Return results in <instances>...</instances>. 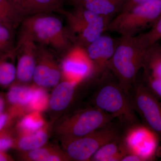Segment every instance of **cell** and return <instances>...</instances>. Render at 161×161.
Returning <instances> with one entry per match:
<instances>
[{
  "label": "cell",
  "instance_id": "obj_11",
  "mask_svg": "<svg viewBox=\"0 0 161 161\" xmlns=\"http://www.w3.org/2000/svg\"><path fill=\"white\" fill-rule=\"evenodd\" d=\"M36 44L29 36L20 31L14 48L17 58L15 83L27 85L32 80L36 63Z\"/></svg>",
  "mask_w": 161,
  "mask_h": 161
},
{
  "label": "cell",
  "instance_id": "obj_9",
  "mask_svg": "<svg viewBox=\"0 0 161 161\" xmlns=\"http://www.w3.org/2000/svg\"><path fill=\"white\" fill-rule=\"evenodd\" d=\"M122 138L128 154L138 156L142 161L155 160L161 140L144 124L140 122L125 128Z\"/></svg>",
  "mask_w": 161,
  "mask_h": 161
},
{
  "label": "cell",
  "instance_id": "obj_17",
  "mask_svg": "<svg viewBox=\"0 0 161 161\" xmlns=\"http://www.w3.org/2000/svg\"><path fill=\"white\" fill-rule=\"evenodd\" d=\"M64 0H12L24 18L41 13L62 12Z\"/></svg>",
  "mask_w": 161,
  "mask_h": 161
},
{
  "label": "cell",
  "instance_id": "obj_30",
  "mask_svg": "<svg viewBox=\"0 0 161 161\" xmlns=\"http://www.w3.org/2000/svg\"><path fill=\"white\" fill-rule=\"evenodd\" d=\"M153 1L158 0H127L121 12L126 11L140 4Z\"/></svg>",
  "mask_w": 161,
  "mask_h": 161
},
{
  "label": "cell",
  "instance_id": "obj_4",
  "mask_svg": "<svg viewBox=\"0 0 161 161\" xmlns=\"http://www.w3.org/2000/svg\"><path fill=\"white\" fill-rule=\"evenodd\" d=\"M70 11H62L68 33L73 44L86 47L107 31L112 18L99 15L82 6L74 5Z\"/></svg>",
  "mask_w": 161,
  "mask_h": 161
},
{
  "label": "cell",
  "instance_id": "obj_2",
  "mask_svg": "<svg viewBox=\"0 0 161 161\" xmlns=\"http://www.w3.org/2000/svg\"><path fill=\"white\" fill-rule=\"evenodd\" d=\"M147 48L138 35L133 37L121 36L117 39L115 52L108 63L107 69L112 72L127 94L142 69Z\"/></svg>",
  "mask_w": 161,
  "mask_h": 161
},
{
  "label": "cell",
  "instance_id": "obj_3",
  "mask_svg": "<svg viewBox=\"0 0 161 161\" xmlns=\"http://www.w3.org/2000/svg\"><path fill=\"white\" fill-rule=\"evenodd\" d=\"M51 13L38 14L24 18L20 31L40 45L56 51L65 52L73 43L61 20Z\"/></svg>",
  "mask_w": 161,
  "mask_h": 161
},
{
  "label": "cell",
  "instance_id": "obj_28",
  "mask_svg": "<svg viewBox=\"0 0 161 161\" xmlns=\"http://www.w3.org/2000/svg\"><path fill=\"white\" fill-rule=\"evenodd\" d=\"M12 32L6 26L0 24V49L3 52L8 50L11 43Z\"/></svg>",
  "mask_w": 161,
  "mask_h": 161
},
{
  "label": "cell",
  "instance_id": "obj_1",
  "mask_svg": "<svg viewBox=\"0 0 161 161\" xmlns=\"http://www.w3.org/2000/svg\"><path fill=\"white\" fill-rule=\"evenodd\" d=\"M91 101L92 106L114 116L125 128L140 123L131 107L129 94L108 69L98 79Z\"/></svg>",
  "mask_w": 161,
  "mask_h": 161
},
{
  "label": "cell",
  "instance_id": "obj_6",
  "mask_svg": "<svg viewBox=\"0 0 161 161\" xmlns=\"http://www.w3.org/2000/svg\"><path fill=\"white\" fill-rule=\"evenodd\" d=\"M79 138L61 142L64 151L70 161H90L95 152L122 135L125 127L117 120Z\"/></svg>",
  "mask_w": 161,
  "mask_h": 161
},
{
  "label": "cell",
  "instance_id": "obj_14",
  "mask_svg": "<svg viewBox=\"0 0 161 161\" xmlns=\"http://www.w3.org/2000/svg\"><path fill=\"white\" fill-rule=\"evenodd\" d=\"M117 42V40L103 34L85 47L94 65L95 78L97 80L107 69Z\"/></svg>",
  "mask_w": 161,
  "mask_h": 161
},
{
  "label": "cell",
  "instance_id": "obj_16",
  "mask_svg": "<svg viewBox=\"0 0 161 161\" xmlns=\"http://www.w3.org/2000/svg\"><path fill=\"white\" fill-rule=\"evenodd\" d=\"M80 84L61 80L54 87L49 97L48 107L55 113L62 112L71 105Z\"/></svg>",
  "mask_w": 161,
  "mask_h": 161
},
{
  "label": "cell",
  "instance_id": "obj_24",
  "mask_svg": "<svg viewBox=\"0 0 161 161\" xmlns=\"http://www.w3.org/2000/svg\"><path fill=\"white\" fill-rule=\"evenodd\" d=\"M24 18L12 0H0V24L13 31L21 25Z\"/></svg>",
  "mask_w": 161,
  "mask_h": 161
},
{
  "label": "cell",
  "instance_id": "obj_21",
  "mask_svg": "<svg viewBox=\"0 0 161 161\" xmlns=\"http://www.w3.org/2000/svg\"><path fill=\"white\" fill-rule=\"evenodd\" d=\"M127 154L121 136L99 148L92 156L90 161H121Z\"/></svg>",
  "mask_w": 161,
  "mask_h": 161
},
{
  "label": "cell",
  "instance_id": "obj_29",
  "mask_svg": "<svg viewBox=\"0 0 161 161\" xmlns=\"http://www.w3.org/2000/svg\"><path fill=\"white\" fill-rule=\"evenodd\" d=\"M15 118L7 110L0 115V132L9 128Z\"/></svg>",
  "mask_w": 161,
  "mask_h": 161
},
{
  "label": "cell",
  "instance_id": "obj_18",
  "mask_svg": "<svg viewBox=\"0 0 161 161\" xmlns=\"http://www.w3.org/2000/svg\"><path fill=\"white\" fill-rule=\"evenodd\" d=\"M74 5L82 6L102 16L113 18L120 13L127 0H69Z\"/></svg>",
  "mask_w": 161,
  "mask_h": 161
},
{
  "label": "cell",
  "instance_id": "obj_34",
  "mask_svg": "<svg viewBox=\"0 0 161 161\" xmlns=\"http://www.w3.org/2000/svg\"><path fill=\"white\" fill-rule=\"evenodd\" d=\"M1 54V53H0V54Z\"/></svg>",
  "mask_w": 161,
  "mask_h": 161
},
{
  "label": "cell",
  "instance_id": "obj_15",
  "mask_svg": "<svg viewBox=\"0 0 161 161\" xmlns=\"http://www.w3.org/2000/svg\"><path fill=\"white\" fill-rule=\"evenodd\" d=\"M33 85L28 86L14 82L6 95L7 111L15 119L29 112L28 106L32 95Z\"/></svg>",
  "mask_w": 161,
  "mask_h": 161
},
{
  "label": "cell",
  "instance_id": "obj_31",
  "mask_svg": "<svg viewBox=\"0 0 161 161\" xmlns=\"http://www.w3.org/2000/svg\"><path fill=\"white\" fill-rule=\"evenodd\" d=\"M121 161H142L138 156L133 154H129L126 155Z\"/></svg>",
  "mask_w": 161,
  "mask_h": 161
},
{
  "label": "cell",
  "instance_id": "obj_5",
  "mask_svg": "<svg viewBox=\"0 0 161 161\" xmlns=\"http://www.w3.org/2000/svg\"><path fill=\"white\" fill-rule=\"evenodd\" d=\"M115 119L113 115L91 105L64 117L55 131L61 142H64L84 136Z\"/></svg>",
  "mask_w": 161,
  "mask_h": 161
},
{
  "label": "cell",
  "instance_id": "obj_27",
  "mask_svg": "<svg viewBox=\"0 0 161 161\" xmlns=\"http://www.w3.org/2000/svg\"><path fill=\"white\" fill-rule=\"evenodd\" d=\"M16 135L9 128L0 132V151L6 152L10 149H14Z\"/></svg>",
  "mask_w": 161,
  "mask_h": 161
},
{
  "label": "cell",
  "instance_id": "obj_26",
  "mask_svg": "<svg viewBox=\"0 0 161 161\" xmlns=\"http://www.w3.org/2000/svg\"><path fill=\"white\" fill-rule=\"evenodd\" d=\"M142 43L147 47L161 40V15L147 32L138 35Z\"/></svg>",
  "mask_w": 161,
  "mask_h": 161
},
{
  "label": "cell",
  "instance_id": "obj_20",
  "mask_svg": "<svg viewBox=\"0 0 161 161\" xmlns=\"http://www.w3.org/2000/svg\"><path fill=\"white\" fill-rule=\"evenodd\" d=\"M22 160L26 161H70L64 151L55 146H44L35 150L22 152Z\"/></svg>",
  "mask_w": 161,
  "mask_h": 161
},
{
  "label": "cell",
  "instance_id": "obj_8",
  "mask_svg": "<svg viewBox=\"0 0 161 161\" xmlns=\"http://www.w3.org/2000/svg\"><path fill=\"white\" fill-rule=\"evenodd\" d=\"M132 109L139 115L142 123L159 136L161 140V102L137 80L129 92Z\"/></svg>",
  "mask_w": 161,
  "mask_h": 161
},
{
  "label": "cell",
  "instance_id": "obj_13",
  "mask_svg": "<svg viewBox=\"0 0 161 161\" xmlns=\"http://www.w3.org/2000/svg\"><path fill=\"white\" fill-rule=\"evenodd\" d=\"M142 69L141 81L161 102V46L158 42L147 47Z\"/></svg>",
  "mask_w": 161,
  "mask_h": 161
},
{
  "label": "cell",
  "instance_id": "obj_23",
  "mask_svg": "<svg viewBox=\"0 0 161 161\" xmlns=\"http://www.w3.org/2000/svg\"><path fill=\"white\" fill-rule=\"evenodd\" d=\"M42 112L33 111L20 117L16 125V135L36 132L47 125Z\"/></svg>",
  "mask_w": 161,
  "mask_h": 161
},
{
  "label": "cell",
  "instance_id": "obj_10",
  "mask_svg": "<svg viewBox=\"0 0 161 161\" xmlns=\"http://www.w3.org/2000/svg\"><path fill=\"white\" fill-rule=\"evenodd\" d=\"M60 65L62 80L81 84L86 80L97 79L85 47L78 44H73L65 52Z\"/></svg>",
  "mask_w": 161,
  "mask_h": 161
},
{
  "label": "cell",
  "instance_id": "obj_32",
  "mask_svg": "<svg viewBox=\"0 0 161 161\" xmlns=\"http://www.w3.org/2000/svg\"><path fill=\"white\" fill-rule=\"evenodd\" d=\"M14 159L6 152L0 151V161H13Z\"/></svg>",
  "mask_w": 161,
  "mask_h": 161
},
{
  "label": "cell",
  "instance_id": "obj_33",
  "mask_svg": "<svg viewBox=\"0 0 161 161\" xmlns=\"http://www.w3.org/2000/svg\"><path fill=\"white\" fill-rule=\"evenodd\" d=\"M6 103V98L0 94V115L5 111Z\"/></svg>",
  "mask_w": 161,
  "mask_h": 161
},
{
  "label": "cell",
  "instance_id": "obj_19",
  "mask_svg": "<svg viewBox=\"0 0 161 161\" xmlns=\"http://www.w3.org/2000/svg\"><path fill=\"white\" fill-rule=\"evenodd\" d=\"M50 126L31 133L16 135L14 149L22 152L35 150L44 146L50 137Z\"/></svg>",
  "mask_w": 161,
  "mask_h": 161
},
{
  "label": "cell",
  "instance_id": "obj_7",
  "mask_svg": "<svg viewBox=\"0 0 161 161\" xmlns=\"http://www.w3.org/2000/svg\"><path fill=\"white\" fill-rule=\"evenodd\" d=\"M161 15V0L140 4L120 12L109 23L107 31L124 36H136L143 30L153 25Z\"/></svg>",
  "mask_w": 161,
  "mask_h": 161
},
{
  "label": "cell",
  "instance_id": "obj_22",
  "mask_svg": "<svg viewBox=\"0 0 161 161\" xmlns=\"http://www.w3.org/2000/svg\"><path fill=\"white\" fill-rule=\"evenodd\" d=\"M14 48L8 49L0 54V86H10L16 78L17 68L14 64Z\"/></svg>",
  "mask_w": 161,
  "mask_h": 161
},
{
  "label": "cell",
  "instance_id": "obj_25",
  "mask_svg": "<svg viewBox=\"0 0 161 161\" xmlns=\"http://www.w3.org/2000/svg\"><path fill=\"white\" fill-rule=\"evenodd\" d=\"M49 95L46 89L33 85V91L31 100L30 102L29 112L39 111L43 112L48 107Z\"/></svg>",
  "mask_w": 161,
  "mask_h": 161
},
{
  "label": "cell",
  "instance_id": "obj_12",
  "mask_svg": "<svg viewBox=\"0 0 161 161\" xmlns=\"http://www.w3.org/2000/svg\"><path fill=\"white\" fill-rule=\"evenodd\" d=\"M32 80L43 88L54 87L62 80L60 65L46 47L37 45L36 63Z\"/></svg>",
  "mask_w": 161,
  "mask_h": 161
}]
</instances>
